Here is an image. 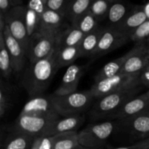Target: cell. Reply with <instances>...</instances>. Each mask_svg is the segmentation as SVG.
Masks as SVG:
<instances>
[{
  "label": "cell",
  "instance_id": "8d00e7d4",
  "mask_svg": "<svg viewBox=\"0 0 149 149\" xmlns=\"http://www.w3.org/2000/svg\"><path fill=\"white\" fill-rule=\"evenodd\" d=\"M13 7L10 0H0V14L4 17Z\"/></svg>",
  "mask_w": 149,
  "mask_h": 149
},
{
  "label": "cell",
  "instance_id": "f35d334b",
  "mask_svg": "<svg viewBox=\"0 0 149 149\" xmlns=\"http://www.w3.org/2000/svg\"><path fill=\"white\" fill-rule=\"evenodd\" d=\"M13 7L23 5V0H10Z\"/></svg>",
  "mask_w": 149,
  "mask_h": 149
},
{
  "label": "cell",
  "instance_id": "74e56055",
  "mask_svg": "<svg viewBox=\"0 0 149 149\" xmlns=\"http://www.w3.org/2000/svg\"><path fill=\"white\" fill-rule=\"evenodd\" d=\"M141 84L149 87V71H143L141 74Z\"/></svg>",
  "mask_w": 149,
  "mask_h": 149
},
{
  "label": "cell",
  "instance_id": "ba28073f",
  "mask_svg": "<svg viewBox=\"0 0 149 149\" xmlns=\"http://www.w3.org/2000/svg\"><path fill=\"white\" fill-rule=\"evenodd\" d=\"M26 6L13 7L5 16V21L12 35L21 44L25 50L27 51L30 37L26 28Z\"/></svg>",
  "mask_w": 149,
  "mask_h": 149
},
{
  "label": "cell",
  "instance_id": "cb8c5ba5",
  "mask_svg": "<svg viewBox=\"0 0 149 149\" xmlns=\"http://www.w3.org/2000/svg\"><path fill=\"white\" fill-rule=\"evenodd\" d=\"M94 0H70L65 13V18L74 24L82 15L90 10Z\"/></svg>",
  "mask_w": 149,
  "mask_h": 149
},
{
  "label": "cell",
  "instance_id": "ee69618b",
  "mask_svg": "<svg viewBox=\"0 0 149 149\" xmlns=\"http://www.w3.org/2000/svg\"><path fill=\"white\" fill-rule=\"evenodd\" d=\"M144 149H149V144H148V146H146V148H144Z\"/></svg>",
  "mask_w": 149,
  "mask_h": 149
},
{
  "label": "cell",
  "instance_id": "9c48e42d",
  "mask_svg": "<svg viewBox=\"0 0 149 149\" xmlns=\"http://www.w3.org/2000/svg\"><path fill=\"white\" fill-rule=\"evenodd\" d=\"M130 40V35L114 27L104 28L95 52L91 58H100L121 47Z\"/></svg>",
  "mask_w": 149,
  "mask_h": 149
},
{
  "label": "cell",
  "instance_id": "9a60e30c",
  "mask_svg": "<svg viewBox=\"0 0 149 149\" xmlns=\"http://www.w3.org/2000/svg\"><path fill=\"white\" fill-rule=\"evenodd\" d=\"M63 15L57 12L46 9L41 17L38 31L58 37L63 30Z\"/></svg>",
  "mask_w": 149,
  "mask_h": 149
},
{
  "label": "cell",
  "instance_id": "5b68a950",
  "mask_svg": "<svg viewBox=\"0 0 149 149\" xmlns=\"http://www.w3.org/2000/svg\"><path fill=\"white\" fill-rule=\"evenodd\" d=\"M141 73H121L110 78L95 81L90 88V91L95 98L98 99L115 92L139 87L141 84Z\"/></svg>",
  "mask_w": 149,
  "mask_h": 149
},
{
  "label": "cell",
  "instance_id": "3957f363",
  "mask_svg": "<svg viewBox=\"0 0 149 149\" xmlns=\"http://www.w3.org/2000/svg\"><path fill=\"white\" fill-rule=\"evenodd\" d=\"M61 116L56 113L48 114H23L20 113L15 120L13 130L33 138L45 136L52 124Z\"/></svg>",
  "mask_w": 149,
  "mask_h": 149
},
{
  "label": "cell",
  "instance_id": "7a4b0ae2",
  "mask_svg": "<svg viewBox=\"0 0 149 149\" xmlns=\"http://www.w3.org/2000/svg\"><path fill=\"white\" fill-rule=\"evenodd\" d=\"M50 97L54 111L61 117L81 115L95 98L90 90L65 95L52 93Z\"/></svg>",
  "mask_w": 149,
  "mask_h": 149
},
{
  "label": "cell",
  "instance_id": "f1b7e54d",
  "mask_svg": "<svg viewBox=\"0 0 149 149\" xmlns=\"http://www.w3.org/2000/svg\"><path fill=\"white\" fill-rule=\"evenodd\" d=\"M98 20L90 11H88L84 15L81 16L77 20V23L71 25H75L84 34H87L98 28Z\"/></svg>",
  "mask_w": 149,
  "mask_h": 149
},
{
  "label": "cell",
  "instance_id": "b9f144b4",
  "mask_svg": "<svg viewBox=\"0 0 149 149\" xmlns=\"http://www.w3.org/2000/svg\"><path fill=\"white\" fill-rule=\"evenodd\" d=\"M108 1H109V2L110 3H113V2H115V1H119V0H107Z\"/></svg>",
  "mask_w": 149,
  "mask_h": 149
},
{
  "label": "cell",
  "instance_id": "4316f807",
  "mask_svg": "<svg viewBox=\"0 0 149 149\" xmlns=\"http://www.w3.org/2000/svg\"><path fill=\"white\" fill-rule=\"evenodd\" d=\"M0 70L1 76L5 79L10 78L13 73L11 58L6 46L3 31H0Z\"/></svg>",
  "mask_w": 149,
  "mask_h": 149
},
{
  "label": "cell",
  "instance_id": "83f0119b",
  "mask_svg": "<svg viewBox=\"0 0 149 149\" xmlns=\"http://www.w3.org/2000/svg\"><path fill=\"white\" fill-rule=\"evenodd\" d=\"M13 92L11 87L3 80L0 84V117L2 119L12 106Z\"/></svg>",
  "mask_w": 149,
  "mask_h": 149
},
{
  "label": "cell",
  "instance_id": "60d3db41",
  "mask_svg": "<svg viewBox=\"0 0 149 149\" xmlns=\"http://www.w3.org/2000/svg\"><path fill=\"white\" fill-rule=\"evenodd\" d=\"M74 149H89V148H85V147L79 145V146H77V148H74Z\"/></svg>",
  "mask_w": 149,
  "mask_h": 149
},
{
  "label": "cell",
  "instance_id": "44dd1931",
  "mask_svg": "<svg viewBox=\"0 0 149 149\" xmlns=\"http://www.w3.org/2000/svg\"><path fill=\"white\" fill-rule=\"evenodd\" d=\"M104 28H97L95 30L84 35L79 45L80 58H91L95 52Z\"/></svg>",
  "mask_w": 149,
  "mask_h": 149
},
{
  "label": "cell",
  "instance_id": "ffe728a7",
  "mask_svg": "<svg viewBox=\"0 0 149 149\" xmlns=\"http://www.w3.org/2000/svg\"><path fill=\"white\" fill-rule=\"evenodd\" d=\"M84 33L75 25H71L63 30L57 39V48L79 46Z\"/></svg>",
  "mask_w": 149,
  "mask_h": 149
},
{
  "label": "cell",
  "instance_id": "30bf717a",
  "mask_svg": "<svg viewBox=\"0 0 149 149\" xmlns=\"http://www.w3.org/2000/svg\"><path fill=\"white\" fill-rule=\"evenodd\" d=\"M128 53L122 73L141 74L149 65V45L147 42L136 44Z\"/></svg>",
  "mask_w": 149,
  "mask_h": 149
},
{
  "label": "cell",
  "instance_id": "d590c367",
  "mask_svg": "<svg viewBox=\"0 0 149 149\" xmlns=\"http://www.w3.org/2000/svg\"><path fill=\"white\" fill-rule=\"evenodd\" d=\"M149 144V138H146V139L142 140L140 142L137 143L133 144L130 146H125V147H119V148H113V149H144Z\"/></svg>",
  "mask_w": 149,
  "mask_h": 149
},
{
  "label": "cell",
  "instance_id": "4dcf8cb0",
  "mask_svg": "<svg viewBox=\"0 0 149 149\" xmlns=\"http://www.w3.org/2000/svg\"><path fill=\"white\" fill-rule=\"evenodd\" d=\"M41 16L39 15L34 10L26 7V28H27L28 34L29 37L33 33H36L39 30V23H40Z\"/></svg>",
  "mask_w": 149,
  "mask_h": 149
},
{
  "label": "cell",
  "instance_id": "836d02e7",
  "mask_svg": "<svg viewBox=\"0 0 149 149\" xmlns=\"http://www.w3.org/2000/svg\"><path fill=\"white\" fill-rule=\"evenodd\" d=\"M70 0H47L46 7L48 10L57 12L65 17L67 7Z\"/></svg>",
  "mask_w": 149,
  "mask_h": 149
},
{
  "label": "cell",
  "instance_id": "f546056e",
  "mask_svg": "<svg viewBox=\"0 0 149 149\" xmlns=\"http://www.w3.org/2000/svg\"><path fill=\"white\" fill-rule=\"evenodd\" d=\"M111 3L107 0H94L89 11L98 20V21L106 19Z\"/></svg>",
  "mask_w": 149,
  "mask_h": 149
},
{
  "label": "cell",
  "instance_id": "8992f818",
  "mask_svg": "<svg viewBox=\"0 0 149 149\" xmlns=\"http://www.w3.org/2000/svg\"><path fill=\"white\" fill-rule=\"evenodd\" d=\"M141 87L115 92L98 98L91 110V116L95 119L111 116L127 100L136 96Z\"/></svg>",
  "mask_w": 149,
  "mask_h": 149
},
{
  "label": "cell",
  "instance_id": "7bdbcfd3",
  "mask_svg": "<svg viewBox=\"0 0 149 149\" xmlns=\"http://www.w3.org/2000/svg\"><path fill=\"white\" fill-rule=\"evenodd\" d=\"M143 71H149V65H148V66L146 67V68H145V69L143 70Z\"/></svg>",
  "mask_w": 149,
  "mask_h": 149
},
{
  "label": "cell",
  "instance_id": "7402d4cb",
  "mask_svg": "<svg viewBox=\"0 0 149 149\" xmlns=\"http://www.w3.org/2000/svg\"><path fill=\"white\" fill-rule=\"evenodd\" d=\"M33 138L13 130L4 140L1 149H31Z\"/></svg>",
  "mask_w": 149,
  "mask_h": 149
},
{
  "label": "cell",
  "instance_id": "5bb4252c",
  "mask_svg": "<svg viewBox=\"0 0 149 149\" xmlns=\"http://www.w3.org/2000/svg\"><path fill=\"white\" fill-rule=\"evenodd\" d=\"M85 70V65L76 64L69 65L63 74L61 84L54 92V94L65 95L77 92L79 83Z\"/></svg>",
  "mask_w": 149,
  "mask_h": 149
},
{
  "label": "cell",
  "instance_id": "e0dca14e",
  "mask_svg": "<svg viewBox=\"0 0 149 149\" xmlns=\"http://www.w3.org/2000/svg\"><path fill=\"white\" fill-rule=\"evenodd\" d=\"M55 113L52 106L50 95H39L30 97L22 109L20 113L23 114H48Z\"/></svg>",
  "mask_w": 149,
  "mask_h": 149
},
{
  "label": "cell",
  "instance_id": "f6af8a7d",
  "mask_svg": "<svg viewBox=\"0 0 149 149\" xmlns=\"http://www.w3.org/2000/svg\"><path fill=\"white\" fill-rule=\"evenodd\" d=\"M147 43H148V45H149V39H148V41H147Z\"/></svg>",
  "mask_w": 149,
  "mask_h": 149
},
{
  "label": "cell",
  "instance_id": "ab89813d",
  "mask_svg": "<svg viewBox=\"0 0 149 149\" xmlns=\"http://www.w3.org/2000/svg\"><path fill=\"white\" fill-rule=\"evenodd\" d=\"M143 7H144V11H145L146 15L148 19H149V1H148L145 5H143Z\"/></svg>",
  "mask_w": 149,
  "mask_h": 149
},
{
  "label": "cell",
  "instance_id": "8fae6325",
  "mask_svg": "<svg viewBox=\"0 0 149 149\" xmlns=\"http://www.w3.org/2000/svg\"><path fill=\"white\" fill-rule=\"evenodd\" d=\"M3 34L7 50L11 58L13 73L19 74L25 65L26 58H27L26 51L21 44L12 35L7 25L3 31Z\"/></svg>",
  "mask_w": 149,
  "mask_h": 149
},
{
  "label": "cell",
  "instance_id": "d6986e66",
  "mask_svg": "<svg viewBox=\"0 0 149 149\" xmlns=\"http://www.w3.org/2000/svg\"><path fill=\"white\" fill-rule=\"evenodd\" d=\"M134 6L123 0H119L112 3L109 8L106 19L110 26L116 27L127 16Z\"/></svg>",
  "mask_w": 149,
  "mask_h": 149
},
{
  "label": "cell",
  "instance_id": "277c9868",
  "mask_svg": "<svg viewBox=\"0 0 149 149\" xmlns=\"http://www.w3.org/2000/svg\"><path fill=\"white\" fill-rule=\"evenodd\" d=\"M117 127L118 123L113 121L90 124L78 132L79 145L89 149L102 148Z\"/></svg>",
  "mask_w": 149,
  "mask_h": 149
},
{
  "label": "cell",
  "instance_id": "52a82bcc",
  "mask_svg": "<svg viewBox=\"0 0 149 149\" xmlns=\"http://www.w3.org/2000/svg\"><path fill=\"white\" fill-rule=\"evenodd\" d=\"M58 37L37 31L29 39L26 55L30 63L48 58L57 48Z\"/></svg>",
  "mask_w": 149,
  "mask_h": 149
},
{
  "label": "cell",
  "instance_id": "6da1fadb",
  "mask_svg": "<svg viewBox=\"0 0 149 149\" xmlns=\"http://www.w3.org/2000/svg\"><path fill=\"white\" fill-rule=\"evenodd\" d=\"M59 69L55 49L48 58L30 63L22 77V87L30 97L42 95Z\"/></svg>",
  "mask_w": 149,
  "mask_h": 149
},
{
  "label": "cell",
  "instance_id": "ac0fdd59",
  "mask_svg": "<svg viewBox=\"0 0 149 149\" xmlns=\"http://www.w3.org/2000/svg\"><path fill=\"white\" fill-rule=\"evenodd\" d=\"M147 19L148 17L144 11L143 5H135L125 17V20L119 26L114 28L127 33L130 36L131 33L143 24Z\"/></svg>",
  "mask_w": 149,
  "mask_h": 149
},
{
  "label": "cell",
  "instance_id": "4fadbf2b",
  "mask_svg": "<svg viewBox=\"0 0 149 149\" xmlns=\"http://www.w3.org/2000/svg\"><path fill=\"white\" fill-rule=\"evenodd\" d=\"M149 110V109H148ZM120 119L125 130L132 137L144 140L149 138V111Z\"/></svg>",
  "mask_w": 149,
  "mask_h": 149
},
{
  "label": "cell",
  "instance_id": "484cf974",
  "mask_svg": "<svg viewBox=\"0 0 149 149\" xmlns=\"http://www.w3.org/2000/svg\"><path fill=\"white\" fill-rule=\"evenodd\" d=\"M56 51L60 68L72 65L76 60L80 58L79 46L56 48Z\"/></svg>",
  "mask_w": 149,
  "mask_h": 149
},
{
  "label": "cell",
  "instance_id": "2e32d148",
  "mask_svg": "<svg viewBox=\"0 0 149 149\" xmlns=\"http://www.w3.org/2000/svg\"><path fill=\"white\" fill-rule=\"evenodd\" d=\"M85 120L83 115L60 117L57 119L47 132L45 136H53L61 133L77 131Z\"/></svg>",
  "mask_w": 149,
  "mask_h": 149
},
{
  "label": "cell",
  "instance_id": "603a6c76",
  "mask_svg": "<svg viewBox=\"0 0 149 149\" xmlns=\"http://www.w3.org/2000/svg\"><path fill=\"white\" fill-rule=\"evenodd\" d=\"M129 56L128 52L122 56L116 58L106 63L95 77V81H97L104 79L110 78L122 73L124 65Z\"/></svg>",
  "mask_w": 149,
  "mask_h": 149
},
{
  "label": "cell",
  "instance_id": "d6a6232c",
  "mask_svg": "<svg viewBox=\"0 0 149 149\" xmlns=\"http://www.w3.org/2000/svg\"><path fill=\"white\" fill-rule=\"evenodd\" d=\"M53 136H39L33 138L31 149H52Z\"/></svg>",
  "mask_w": 149,
  "mask_h": 149
},
{
  "label": "cell",
  "instance_id": "e575fe53",
  "mask_svg": "<svg viewBox=\"0 0 149 149\" xmlns=\"http://www.w3.org/2000/svg\"><path fill=\"white\" fill-rule=\"evenodd\" d=\"M46 4L47 0H29L26 7L34 10L39 15L42 17L43 13L47 9Z\"/></svg>",
  "mask_w": 149,
  "mask_h": 149
},
{
  "label": "cell",
  "instance_id": "1f68e13d",
  "mask_svg": "<svg viewBox=\"0 0 149 149\" xmlns=\"http://www.w3.org/2000/svg\"><path fill=\"white\" fill-rule=\"evenodd\" d=\"M130 40L138 43L147 42L149 39V19H147L130 34Z\"/></svg>",
  "mask_w": 149,
  "mask_h": 149
},
{
  "label": "cell",
  "instance_id": "d4e9b609",
  "mask_svg": "<svg viewBox=\"0 0 149 149\" xmlns=\"http://www.w3.org/2000/svg\"><path fill=\"white\" fill-rule=\"evenodd\" d=\"M52 149H74L79 146L78 132H68L53 135Z\"/></svg>",
  "mask_w": 149,
  "mask_h": 149
},
{
  "label": "cell",
  "instance_id": "7c38bea8",
  "mask_svg": "<svg viewBox=\"0 0 149 149\" xmlns=\"http://www.w3.org/2000/svg\"><path fill=\"white\" fill-rule=\"evenodd\" d=\"M148 109L149 90L143 94L136 95L130 99L111 117L120 120L139 114Z\"/></svg>",
  "mask_w": 149,
  "mask_h": 149
}]
</instances>
